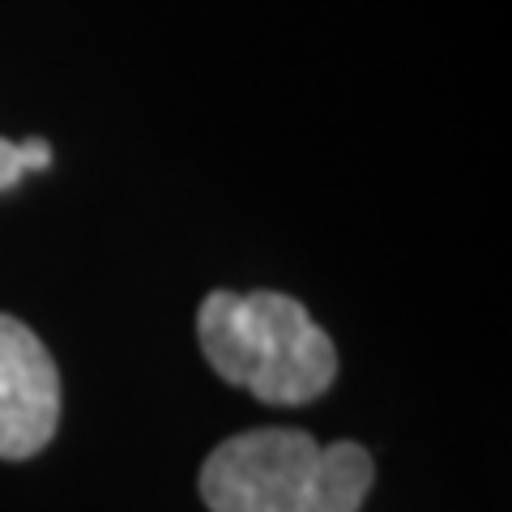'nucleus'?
<instances>
[{"label": "nucleus", "instance_id": "obj_3", "mask_svg": "<svg viewBox=\"0 0 512 512\" xmlns=\"http://www.w3.org/2000/svg\"><path fill=\"white\" fill-rule=\"evenodd\" d=\"M60 427V372L35 329L0 316V461H26Z\"/></svg>", "mask_w": 512, "mask_h": 512}, {"label": "nucleus", "instance_id": "obj_1", "mask_svg": "<svg viewBox=\"0 0 512 512\" xmlns=\"http://www.w3.org/2000/svg\"><path fill=\"white\" fill-rule=\"evenodd\" d=\"M205 363L269 406H303L338 376V350L299 299L278 291H214L197 308Z\"/></svg>", "mask_w": 512, "mask_h": 512}, {"label": "nucleus", "instance_id": "obj_2", "mask_svg": "<svg viewBox=\"0 0 512 512\" xmlns=\"http://www.w3.org/2000/svg\"><path fill=\"white\" fill-rule=\"evenodd\" d=\"M325 444L295 427H256L222 440L201 466L210 512H312Z\"/></svg>", "mask_w": 512, "mask_h": 512}, {"label": "nucleus", "instance_id": "obj_5", "mask_svg": "<svg viewBox=\"0 0 512 512\" xmlns=\"http://www.w3.org/2000/svg\"><path fill=\"white\" fill-rule=\"evenodd\" d=\"M47 163H52V146H47V141H5L0 137V192L5 188H13L22 180L26 171H43Z\"/></svg>", "mask_w": 512, "mask_h": 512}, {"label": "nucleus", "instance_id": "obj_4", "mask_svg": "<svg viewBox=\"0 0 512 512\" xmlns=\"http://www.w3.org/2000/svg\"><path fill=\"white\" fill-rule=\"evenodd\" d=\"M372 457L359 444H329L325 461H320V478H316V500L312 512H359L367 491H372Z\"/></svg>", "mask_w": 512, "mask_h": 512}]
</instances>
